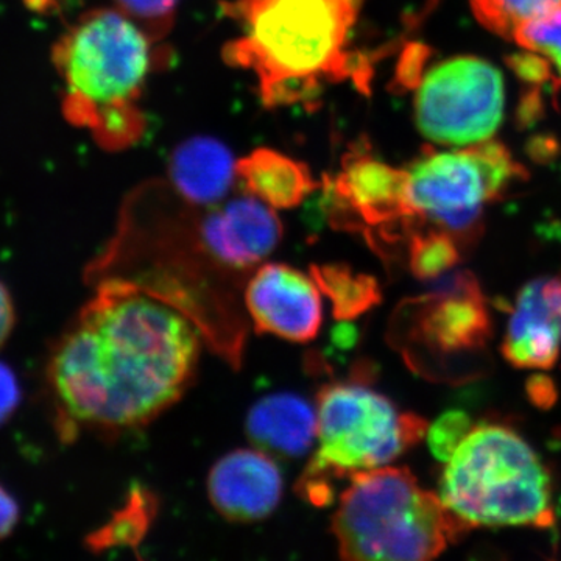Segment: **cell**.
<instances>
[{
  "label": "cell",
  "instance_id": "1",
  "mask_svg": "<svg viewBox=\"0 0 561 561\" xmlns=\"http://www.w3.org/2000/svg\"><path fill=\"white\" fill-rule=\"evenodd\" d=\"M99 275L94 295L51 351L62 438L81 427L124 430L153 419L186 387L201 341L190 320L136 280Z\"/></svg>",
  "mask_w": 561,
  "mask_h": 561
},
{
  "label": "cell",
  "instance_id": "2",
  "mask_svg": "<svg viewBox=\"0 0 561 561\" xmlns=\"http://www.w3.org/2000/svg\"><path fill=\"white\" fill-rule=\"evenodd\" d=\"M364 0H230L241 35L225 46L228 65L256 79L264 106L313 108L327 84L351 80L370 91L373 58L351 49Z\"/></svg>",
  "mask_w": 561,
  "mask_h": 561
},
{
  "label": "cell",
  "instance_id": "3",
  "mask_svg": "<svg viewBox=\"0 0 561 561\" xmlns=\"http://www.w3.org/2000/svg\"><path fill=\"white\" fill-rule=\"evenodd\" d=\"M153 41L117 9L88 11L51 50L65 87L62 111L106 150H124L146 131L138 106L153 65Z\"/></svg>",
  "mask_w": 561,
  "mask_h": 561
},
{
  "label": "cell",
  "instance_id": "4",
  "mask_svg": "<svg viewBox=\"0 0 561 561\" xmlns=\"http://www.w3.org/2000/svg\"><path fill=\"white\" fill-rule=\"evenodd\" d=\"M440 500L468 529L556 523L548 468L529 443L497 424L472 427L446 461Z\"/></svg>",
  "mask_w": 561,
  "mask_h": 561
},
{
  "label": "cell",
  "instance_id": "5",
  "mask_svg": "<svg viewBox=\"0 0 561 561\" xmlns=\"http://www.w3.org/2000/svg\"><path fill=\"white\" fill-rule=\"evenodd\" d=\"M343 559L421 561L468 531L405 468L354 472L332 522Z\"/></svg>",
  "mask_w": 561,
  "mask_h": 561
},
{
  "label": "cell",
  "instance_id": "6",
  "mask_svg": "<svg viewBox=\"0 0 561 561\" xmlns=\"http://www.w3.org/2000/svg\"><path fill=\"white\" fill-rule=\"evenodd\" d=\"M426 432V421L413 413H401L390 400L367 387H327L317 404L319 449L302 486L312 501L328 502L330 476L387 467Z\"/></svg>",
  "mask_w": 561,
  "mask_h": 561
},
{
  "label": "cell",
  "instance_id": "7",
  "mask_svg": "<svg viewBox=\"0 0 561 561\" xmlns=\"http://www.w3.org/2000/svg\"><path fill=\"white\" fill-rule=\"evenodd\" d=\"M405 172L412 219L432 221L459 243L474 238L485 206L526 175L504 144L489 139L467 150L430 151Z\"/></svg>",
  "mask_w": 561,
  "mask_h": 561
},
{
  "label": "cell",
  "instance_id": "8",
  "mask_svg": "<svg viewBox=\"0 0 561 561\" xmlns=\"http://www.w3.org/2000/svg\"><path fill=\"white\" fill-rule=\"evenodd\" d=\"M415 121L427 139L468 146L490 139L505 108L501 70L478 57H454L434 66L416 88Z\"/></svg>",
  "mask_w": 561,
  "mask_h": 561
},
{
  "label": "cell",
  "instance_id": "9",
  "mask_svg": "<svg viewBox=\"0 0 561 561\" xmlns=\"http://www.w3.org/2000/svg\"><path fill=\"white\" fill-rule=\"evenodd\" d=\"M245 300L257 330L287 341H311L323 320L319 284L287 265L261 267Z\"/></svg>",
  "mask_w": 561,
  "mask_h": 561
},
{
  "label": "cell",
  "instance_id": "10",
  "mask_svg": "<svg viewBox=\"0 0 561 561\" xmlns=\"http://www.w3.org/2000/svg\"><path fill=\"white\" fill-rule=\"evenodd\" d=\"M424 341L442 354H470L485 348L491 319L478 279L470 272L442 278L423 317Z\"/></svg>",
  "mask_w": 561,
  "mask_h": 561
},
{
  "label": "cell",
  "instance_id": "11",
  "mask_svg": "<svg viewBox=\"0 0 561 561\" xmlns=\"http://www.w3.org/2000/svg\"><path fill=\"white\" fill-rule=\"evenodd\" d=\"M561 351V276L530 280L519 290L502 342L518 368L549 370Z\"/></svg>",
  "mask_w": 561,
  "mask_h": 561
},
{
  "label": "cell",
  "instance_id": "12",
  "mask_svg": "<svg viewBox=\"0 0 561 561\" xmlns=\"http://www.w3.org/2000/svg\"><path fill=\"white\" fill-rule=\"evenodd\" d=\"M273 209L251 194L231 198L203 219V245L230 267L247 268L264 261L283 236V225Z\"/></svg>",
  "mask_w": 561,
  "mask_h": 561
},
{
  "label": "cell",
  "instance_id": "13",
  "mask_svg": "<svg viewBox=\"0 0 561 561\" xmlns=\"http://www.w3.org/2000/svg\"><path fill=\"white\" fill-rule=\"evenodd\" d=\"M208 490L214 507L228 519L260 522L279 504L283 476L267 453L238 449L214 465Z\"/></svg>",
  "mask_w": 561,
  "mask_h": 561
},
{
  "label": "cell",
  "instance_id": "14",
  "mask_svg": "<svg viewBox=\"0 0 561 561\" xmlns=\"http://www.w3.org/2000/svg\"><path fill=\"white\" fill-rule=\"evenodd\" d=\"M334 195L365 224L412 221L408 205V172L398 171L371 154H351L332 183Z\"/></svg>",
  "mask_w": 561,
  "mask_h": 561
},
{
  "label": "cell",
  "instance_id": "15",
  "mask_svg": "<svg viewBox=\"0 0 561 561\" xmlns=\"http://www.w3.org/2000/svg\"><path fill=\"white\" fill-rule=\"evenodd\" d=\"M247 431L261 451L302 456L317 437V409L298 394H268L251 408Z\"/></svg>",
  "mask_w": 561,
  "mask_h": 561
},
{
  "label": "cell",
  "instance_id": "16",
  "mask_svg": "<svg viewBox=\"0 0 561 561\" xmlns=\"http://www.w3.org/2000/svg\"><path fill=\"white\" fill-rule=\"evenodd\" d=\"M169 173L175 190L195 205L220 202L238 176L231 151L205 136L184 140L173 150Z\"/></svg>",
  "mask_w": 561,
  "mask_h": 561
},
{
  "label": "cell",
  "instance_id": "17",
  "mask_svg": "<svg viewBox=\"0 0 561 561\" xmlns=\"http://www.w3.org/2000/svg\"><path fill=\"white\" fill-rule=\"evenodd\" d=\"M236 173L251 195L272 208H295L316 190L309 169L276 150L251 151L236 162Z\"/></svg>",
  "mask_w": 561,
  "mask_h": 561
},
{
  "label": "cell",
  "instance_id": "18",
  "mask_svg": "<svg viewBox=\"0 0 561 561\" xmlns=\"http://www.w3.org/2000/svg\"><path fill=\"white\" fill-rule=\"evenodd\" d=\"M313 273V279L330 297L335 316L341 320L359 316L381 298L378 284L370 276L356 275L348 268L335 265L316 267Z\"/></svg>",
  "mask_w": 561,
  "mask_h": 561
},
{
  "label": "cell",
  "instance_id": "19",
  "mask_svg": "<svg viewBox=\"0 0 561 561\" xmlns=\"http://www.w3.org/2000/svg\"><path fill=\"white\" fill-rule=\"evenodd\" d=\"M559 7L561 0H471L476 20L504 39L515 38L524 24Z\"/></svg>",
  "mask_w": 561,
  "mask_h": 561
},
{
  "label": "cell",
  "instance_id": "20",
  "mask_svg": "<svg viewBox=\"0 0 561 561\" xmlns=\"http://www.w3.org/2000/svg\"><path fill=\"white\" fill-rule=\"evenodd\" d=\"M451 234L427 230L412 236L411 267L419 278L434 279L451 271L460 261L459 245Z\"/></svg>",
  "mask_w": 561,
  "mask_h": 561
},
{
  "label": "cell",
  "instance_id": "21",
  "mask_svg": "<svg viewBox=\"0 0 561 561\" xmlns=\"http://www.w3.org/2000/svg\"><path fill=\"white\" fill-rule=\"evenodd\" d=\"M513 41L523 49L537 51L548 58L557 69L561 83V7L524 24Z\"/></svg>",
  "mask_w": 561,
  "mask_h": 561
},
{
  "label": "cell",
  "instance_id": "22",
  "mask_svg": "<svg viewBox=\"0 0 561 561\" xmlns=\"http://www.w3.org/2000/svg\"><path fill=\"white\" fill-rule=\"evenodd\" d=\"M114 9L130 18L153 43L172 31L180 0H113Z\"/></svg>",
  "mask_w": 561,
  "mask_h": 561
},
{
  "label": "cell",
  "instance_id": "23",
  "mask_svg": "<svg viewBox=\"0 0 561 561\" xmlns=\"http://www.w3.org/2000/svg\"><path fill=\"white\" fill-rule=\"evenodd\" d=\"M474 427L470 416L461 411H451L443 413L440 419L427 430V443L432 454L440 461L451 459L461 442L467 438Z\"/></svg>",
  "mask_w": 561,
  "mask_h": 561
},
{
  "label": "cell",
  "instance_id": "24",
  "mask_svg": "<svg viewBox=\"0 0 561 561\" xmlns=\"http://www.w3.org/2000/svg\"><path fill=\"white\" fill-rule=\"evenodd\" d=\"M147 497L136 491L133 496V504L130 512H125L113 524L110 531L111 542H135L138 541L142 531L146 530L147 523H149V502L146 504Z\"/></svg>",
  "mask_w": 561,
  "mask_h": 561
},
{
  "label": "cell",
  "instance_id": "25",
  "mask_svg": "<svg viewBox=\"0 0 561 561\" xmlns=\"http://www.w3.org/2000/svg\"><path fill=\"white\" fill-rule=\"evenodd\" d=\"M507 65L524 83L540 87L552 79L551 62L548 58L538 57L537 51H522L507 57Z\"/></svg>",
  "mask_w": 561,
  "mask_h": 561
},
{
  "label": "cell",
  "instance_id": "26",
  "mask_svg": "<svg viewBox=\"0 0 561 561\" xmlns=\"http://www.w3.org/2000/svg\"><path fill=\"white\" fill-rule=\"evenodd\" d=\"M431 50L423 44H409L402 51L400 65H398L397 80L401 88L405 90H416L421 80H423L424 65Z\"/></svg>",
  "mask_w": 561,
  "mask_h": 561
},
{
  "label": "cell",
  "instance_id": "27",
  "mask_svg": "<svg viewBox=\"0 0 561 561\" xmlns=\"http://www.w3.org/2000/svg\"><path fill=\"white\" fill-rule=\"evenodd\" d=\"M21 401L16 376L9 365L0 362V426L11 419Z\"/></svg>",
  "mask_w": 561,
  "mask_h": 561
},
{
  "label": "cell",
  "instance_id": "28",
  "mask_svg": "<svg viewBox=\"0 0 561 561\" xmlns=\"http://www.w3.org/2000/svg\"><path fill=\"white\" fill-rule=\"evenodd\" d=\"M527 394H529L531 402L541 409L551 408L557 400L556 386H553L551 378L545 375L531 376L527 381Z\"/></svg>",
  "mask_w": 561,
  "mask_h": 561
},
{
  "label": "cell",
  "instance_id": "29",
  "mask_svg": "<svg viewBox=\"0 0 561 561\" xmlns=\"http://www.w3.org/2000/svg\"><path fill=\"white\" fill-rule=\"evenodd\" d=\"M20 522V507L9 491L0 485V541L13 534Z\"/></svg>",
  "mask_w": 561,
  "mask_h": 561
},
{
  "label": "cell",
  "instance_id": "30",
  "mask_svg": "<svg viewBox=\"0 0 561 561\" xmlns=\"http://www.w3.org/2000/svg\"><path fill=\"white\" fill-rule=\"evenodd\" d=\"M14 321H16V312H14L13 298L5 284L0 280V348L9 341Z\"/></svg>",
  "mask_w": 561,
  "mask_h": 561
}]
</instances>
